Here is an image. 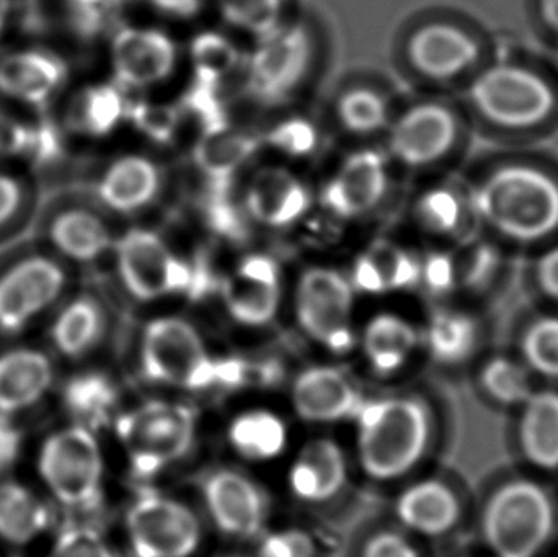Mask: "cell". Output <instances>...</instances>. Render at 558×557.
I'll use <instances>...</instances> for the list:
<instances>
[{
  "label": "cell",
  "instance_id": "6da1fadb",
  "mask_svg": "<svg viewBox=\"0 0 558 557\" xmlns=\"http://www.w3.org/2000/svg\"><path fill=\"white\" fill-rule=\"evenodd\" d=\"M353 422L357 463L364 476L376 483L410 476L432 448V409L416 396L366 398Z\"/></svg>",
  "mask_w": 558,
  "mask_h": 557
},
{
  "label": "cell",
  "instance_id": "7a4b0ae2",
  "mask_svg": "<svg viewBox=\"0 0 558 557\" xmlns=\"http://www.w3.org/2000/svg\"><path fill=\"white\" fill-rule=\"evenodd\" d=\"M35 484L64 519H94L107 496V460L100 434L62 422L32 455Z\"/></svg>",
  "mask_w": 558,
  "mask_h": 557
},
{
  "label": "cell",
  "instance_id": "3957f363",
  "mask_svg": "<svg viewBox=\"0 0 558 557\" xmlns=\"http://www.w3.org/2000/svg\"><path fill=\"white\" fill-rule=\"evenodd\" d=\"M469 208L505 238L543 241L558 231V182L534 166H504L472 192Z\"/></svg>",
  "mask_w": 558,
  "mask_h": 557
},
{
  "label": "cell",
  "instance_id": "277c9868",
  "mask_svg": "<svg viewBox=\"0 0 558 557\" xmlns=\"http://www.w3.org/2000/svg\"><path fill=\"white\" fill-rule=\"evenodd\" d=\"M113 431L131 476L141 486L182 463L198 441L199 417L189 402L147 399L121 409Z\"/></svg>",
  "mask_w": 558,
  "mask_h": 557
},
{
  "label": "cell",
  "instance_id": "5b68a950",
  "mask_svg": "<svg viewBox=\"0 0 558 557\" xmlns=\"http://www.w3.org/2000/svg\"><path fill=\"white\" fill-rule=\"evenodd\" d=\"M481 529L495 557H536L556 533V504L536 481H508L485 502Z\"/></svg>",
  "mask_w": 558,
  "mask_h": 557
},
{
  "label": "cell",
  "instance_id": "8992f818",
  "mask_svg": "<svg viewBox=\"0 0 558 557\" xmlns=\"http://www.w3.org/2000/svg\"><path fill=\"white\" fill-rule=\"evenodd\" d=\"M137 365L141 376L160 388L211 392L216 356L198 329L182 317H157L147 324Z\"/></svg>",
  "mask_w": 558,
  "mask_h": 557
},
{
  "label": "cell",
  "instance_id": "52a82bcc",
  "mask_svg": "<svg viewBox=\"0 0 558 557\" xmlns=\"http://www.w3.org/2000/svg\"><path fill=\"white\" fill-rule=\"evenodd\" d=\"M124 535L133 557H193L203 526L189 504L146 484L128 504Z\"/></svg>",
  "mask_w": 558,
  "mask_h": 557
},
{
  "label": "cell",
  "instance_id": "ba28073f",
  "mask_svg": "<svg viewBox=\"0 0 558 557\" xmlns=\"http://www.w3.org/2000/svg\"><path fill=\"white\" fill-rule=\"evenodd\" d=\"M471 100L487 120L507 128L543 123L556 107L550 85L536 72L513 64L492 65L478 74Z\"/></svg>",
  "mask_w": 558,
  "mask_h": 557
},
{
  "label": "cell",
  "instance_id": "9c48e42d",
  "mask_svg": "<svg viewBox=\"0 0 558 557\" xmlns=\"http://www.w3.org/2000/svg\"><path fill=\"white\" fill-rule=\"evenodd\" d=\"M295 317L308 339L335 355L351 352L353 330V287L331 268H311L295 290Z\"/></svg>",
  "mask_w": 558,
  "mask_h": 557
},
{
  "label": "cell",
  "instance_id": "30bf717a",
  "mask_svg": "<svg viewBox=\"0 0 558 557\" xmlns=\"http://www.w3.org/2000/svg\"><path fill=\"white\" fill-rule=\"evenodd\" d=\"M206 516L221 535L257 542L268 530L271 502L267 491L244 471L231 467L209 470L199 481Z\"/></svg>",
  "mask_w": 558,
  "mask_h": 557
},
{
  "label": "cell",
  "instance_id": "8fae6325",
  "mask_svg": "<svg viewBox=\"0 0 558 557\" xmlns=\"http://www.w3.org/2000/svg\"><path fill=\"white\" fill-rule=\"evenodd\" d=\"M114 251L121 281L136 300L147 303L196 288L192 267L154 232L133 229L117 242Z\"/></svg>",
  "mask_w": 558,
  "mask_h": 557
},
{
  "label": "cell",
  "instance_id": "7c38bea8",
  "mask_svg": "<svg viewBox=\"0 0 558 557\" xmlns=\"http://www.w3.org/2000/svg\"><path fill=\"white\" fill-rule=\"evenodd\" d=\"M68 274L56 258L28 255L0 274V334L25 332L61 300Z\"/></svg>",
  "mask_w": 558,
  "mask_h": 557
},
{
  "label": "cell",
  "instance_id": "4fadbf2b",
  "mask_svg": "<svg viewBox=\"0 0 558 557\" xmlns=\"http://www.w3.org/2000/svg\"><path fill=\"white\" fill-rule=\"evenodd\" d=\"M311 59V41L302 26H278L262 36L248 69V87L258 100L277 104L304 77Z\"/></svg>",
  "mask_w": 558,
  "mask_h": 557
},
{
  "label": "cell",
  "instance_id": "5bb4252c",
  "mask_svg": "<svg viewBox=\"0 0 558 557\" xmlns=\"http://www.w3.org/2000/svg\"><path fill=\"white\" fill-rule=\"evenodd\" d=\"M58 362L48 349L13 346L0 350V414L25 419L54 398Z\"/></svg>",
  "mask_w": 558,
  "mask_h": 557
},
{
  "label": "cell",
  "instance_id": "9a60e30c",
  "mask_svg": "<svg viewBox=\"0 0 558 557\" xmlns=\"http://www.w3.org/2000/svg\"><path fill=\"white\" fill-rule=\"evenodd\" d=\"M364 401L366 396L340 366H307L292 379V409L308 424L353 422Z\"/></svg>",
  "mask_w": 558,
  "mask_h": 557
},
{
  "label": "cell",
  "instance_id": "2e32d148",
  "mask_svg": "<svg viewBox=\"0 0 558 557\" xmlns=\"http://www.w3.org/2000/svg\"><path fill=\"white\" fill-rule=\"evenodd\" d=\"M64 517L35 483L0 480V548L20 553L46 545Z\"/></svg>",
  "mask_w": 558,
  "mask_h": 557
},
{
  "label": "cell",
  "instance_id": "e0dca14e",
  "mask_svg": "<svg viewBox=\"0 0 558 557\" xmlns=\"http://www.w3.org/2000/svg\"><path fill=\"white\" fill-rule=\"evenodd\" d=\"M222 301L229 316L244 327H265L277 317L281 303V278L274 258L254 254L241 261L222 284Z\"/></svg>",
  "mask_w": 558,
  "mask_h": 557
},
{
  "label": "cell",
  "instance_id": "ac0fdd59",
  "mask_svg": "<svg viewBox=\"0 0 558 557\" xmlns=\"http://www.w3.org/2000/svg\"><path fill=\"white\" fill-rule=\"evenodd\" d=\"M175 62V43L160 29L130 26L111 43V65L120 87L159 84L172 74Z\"/></svg>",
  "mask_w": 558,
  "mask_h": 557
},
{
  "label": "cell",
  "instance_id": "d6986e66",
  "mask_svg": "<svg viewBox=\"0 0 558 557\" xmlns=\"http://www.w3.org/2000/svg\"><path fill=\"white\" fill-rule=\"evenodd\" d=\"M350 481V463L343 448L333 438L307 441L292 460L288 487L295 500L305 506H327L341 496Z\"/></svg>",
  "mask_w": 558,
  "mask_h": 557
},
{
  "label": "cell",
  "instance_id": "ffe728a7",
  "mask_svg": "<svg viewBox=\"0 0 558 557\" xmlns=\"http://www.w3.org/2000/svg\"><path fill=\"white\" fill-rule=\"evenodd\" d=\"M393 512L397 525L413 538L439 540L458 529L462 504L448 483L426 477L403 487Z\"/></svg>",
  "mask_w": 558,
  "mask_h": 557
},
{
  "label": "cell",
  "instance_id": "44dd1931",
  "mask_svg": "<svg viewBox=\"0 0 558 557\" xmlns=\"http://www.w3.org/2000/svg\"><path fill=\"white\" fill-rule=\"evenodd\" d=\"M54 398L64 415V422L81 425L88 431L111 428L121 412V389L113 375L100 368L75 370L59 379Z\"/></svg>",
  "mask_w": 558,
  "mask_h": 557
},
{
  "label": "cell",
  "instance_id": "7402d4cb",
  "mask_svg": "<svg viewBox=\"0 0 558 557\" xmlns=\"http://www.w3.org/2000/svg\"><path fill=\"white\" fill-rule=\"evenodd\" d=\"M458 141V120L442 105L425 104L407 111L390 136V149L407 166L422 167L442 159Z\"/></svg>",
  "mask_w": 558,
  "mask_h": 557
},
{
  "label": "cell",
  "instance_id": "603a6c76",
  "mask_svg": "<svg viewBox=\"0 0 558 557\" xmlns=\"http://www.w3.org/2000/svg\"><path fill=\"white\" fill-rule=\"evenodd\" d=\"M68 74L64 59L51 49H16L0 58V95L28 107H45Z\"/></svg>",
  "mask_w": 558,
  "mask_h": 557
},
{
  "label": "cell",
  "instance_id": "cb8c5ba5",
  "mask_svg": "<svg viewBox=\"0 0 558 557\" xmlns=\"http://www.w3.org/2000/svg\"><path fill=\"white\" fill-rule=\"evenodd\" d=\"M387 186L386 164L374 150H361L344 160L322 192V203L340 218H356L371 211Z\"/></svg>",
  "mask_w": 558,
  "mask_h": 557
},
{
  "label": "cell",
  "instance_id": "d4e9b609",
  "mask_svg": "<svg viewBox=\"0 0 558 557\" xmlns=\"http://www.w3.org/2000/svg\"><path fill=\"white\" fill-rule=\"evenodd\" d=\"M107 316L104 307L88 294L62 304L48 326V350L56 360L82 362L104 342Z\"/></svg>",
  "mask_w": 558,
  "mask_h": 557
},
{
  "label": "cell",
  "instance_id": "484cf974",
  "mask_svg": "<svg viewBox=\"0 0 558 557\" xmlns=\"http://www.w3.org/2000/svg\"><path fill=\"white\" fill-rule=\"evenodd\" d=\"M477 41L464 29L446 23L423 26L409 43L412 64L436 81L456 77L477 62Z\"/></svg>",
  "mask_w": 558,
  "mask_h": 557
},
{
  "label": "cell",
  "instance_id": "4316f807",
  "mask_svg": "<svg viewBox=\"0 0 558 557\" xmlns=\"http://www.w3.org/2000/svg\"><path fill=\"white\" fill-rule=\"evenodd\" d=\"M252 219L268 228H288L298 222L311 206L304 183L281 167H267L255 173L245 195Z\"/></svg>",
  "mask_w": 558,
  "mask_h": 557
},
{
  "label": "cell",
  "instance_id": "83f0119b",
  "mask_svg": "<svg viewBox=\"0 0 558 557\" xmlns=\"http://www.w3.org/2000/svg\"><path fill=\"white\" fill-rule=\"evenodd\" d=\"M257 149V137L229 123L203 131L195 147V162L208 179L211 198H229L232 180Z\"/></svg>",
  "mask_w": 558,
  "mask_h": 557
},
{
  "label": "cell",
  "instance_id": "f1b7e54d",
  "mask_svg": "<svg viewBox=\"0 0 558 557\" xmlns=\"http://www.w3.org/2000/svg\"><path fill=\"white\" fill-rule=\"evenodd\" d=\"M422 343L412 323L384 313L374 316L361 334V350L377 376H396L409 365Z\"/></svg>",
  "mask_w": 558,
  "mask_h": 557
},
{
  "label": "cell",
  "instance_id": "f546056e",
  "mask_svg": "<svg viewBox=\"0 0 558 557\" xmlns=\"http://www.w3.org/2000/svg\"><path fill=\"white\" fill-rule=\"evenodd\" d=\"M518 441L524 460L536 470H558V391L539 389L521 405Z\"/></svg>",
  "mask_w": 558,
  "mask_h": 557
},
{
  "label": "cell",
  "instance_id": "4dcf8cb0",
  "mask_svg": "<svg viewBox=\"0 0 558 557\" xmlns=\"http://www.w3.org/2000/svg\"><path fill=\"white\" fill-rule=\"evenodd\" d=\"M160 173L153 160L126 156L114 160L97 185V195L107 208L134 213L153 202L159 192Z\"/></svg>",
  "mask_w": 558,
  "mask_h": 557
},
{
  "label": "cell",
  "instance_id": "1f68e13d",
  "mask_svg": "<svg viewBox=\"0 0 558 557\" xmlns=\"http://www.w3.org/2000/svg\"><path fill=\"white\" fill-rule=\"evenodd\" d=\"M422 262L390 242L379 241L354 264L351 287L367 294L405 290L420 283Z\"/></svg>",
  "mask_w": 558,
  "mask_h": 557
},
{
  "label": "cell",
  "instance_id": "d6a6232c",
  "mask_svg": "<svg viewBox=\"0 0 558 557\" xmlns=\"http://www.w3.org/2000/svg\"><path fill=\"white\" fill-rule=\"evenodd\" d=\"M48 235L52 249L75 264L97 262L113 245L107 222L84 208H69L56 215Z\"/></svg>",
  "mask_w": 558,
  "mask_h": 557
},
{
  "label": "cell",
  "instance_id": "836d02e7",
  "mask_svg": "<svg viewBox=\"0 0 558 557\" xmlns=\"http://www.w3.org/2000/svg\"><path fill=\"white\" fill-rule=\"evenodd\" d=\"M228 444L242 460L270 463L288 448V424L270 409H247L229 422Z\"/></svg>",
  "mask_w": 558,
  "mask_h": 557
},
{
  "label": "cell",
  "instance_id": "e575fe53",
  "mask_svg": "<svg viewBox=\"0 0 558 557\" xmlns=\"http://www.w3.org/2000/svg\"><path fill=\"white\" fill-rule=\"evenodd\" d=\"M422 342L438 365H464L477 350L478 326L464 311L439 310L429 317Z\"/></svg>",
  "mask_w": 558,
  "mask_h": 557
},
{
  "label": "cell",
  "instance_id": "d590c367",
  "mask_svg": "<svg viewBox=\"0 0 558 557\" xmlns=\"http://www.w3.org/2000/svg\"><path fill=\"white\" fill-rule=\"evenodd\" d=\"M126 108L120 85H92L72 101L69 126L85 136H107L126 117Z\"/></svg>",
  "mask_w": 558,
  "mask_h": 557
},
{
  "label": "cell",
  "instance_id": "8d00e7d4",
  "mask_svg": "<svg viewBox=\"0 0 558 557\" xmlns=\"http://www.w3.org/2000/svg\"><path fill=\"white\" fill-rule=\"evenodd\" d=\"M482 391L501 408L520 409L534 395V375L523 360L495 356L482 368Z\"/></svg>",
  "mask_w": 558,
  "mask_h": 557
},
{
  "label": "cell",
  "instance_id": "74e56055",
  "mask_svg": "<svg viewBox=\"0 0 558 557\" xmlns=\"http://www.w3.org/2000/svg\"><path fill=\"white\" fill-rule=\"evenodd\" d=\"M41 557H120L94 520L64 519Z\"/></svg>",
  "mask_w": 558,
  "mask_h": 557
},
{
  "label": "cell",
  "instance_id": "f35d334b",
  "mask_svg": "<svg viewBox=\"0 0 558 557\" xmlns=\"http://www.w3.org/2000/svg\"><path fill=\"white\" fill-rule=\"evenodd\" d=\"M241 55L231 39L216 32H205L192 43V62L196 85L216 88L219 82L231 74Z\"/></svg>",
  "mask_w": 558,
  "mask_h": 557
},
{
  "label": "cell",
  "instance_id": "ab89813d",
  "mask_svg": "<svg viewBox=\"0 0 558 557\" xmlns=\"http://www.w3.org/2000/svg\"><path fill=\"white\" fill-rule=\"evenodd\" d=\"M521 360L533 375L558 382V317L534 320L521 337Z\"/></svg>",
  "mask_w": 558,
  "mask_h": 557
},
{
  "label": "cell",
  "instance_id": "60d3db41",
  "mask_svg": "<svg viewBox=\"0 0 558 557\" xmlns=\"http://www.w3.org/2000/svg\"><path fill=\"white\" fill-rule=\"evenodd\" d=\"M338 114L347 130L367 134L386 126L389 110L379 94L369 88H356L341 97Z\"/></svg>",
  "mask_w": 558,
  "mask_h": 557
},
{
  "label": "cell",
  "instance_id": "b9f144b4",
  "mask_svg": "<svg viewBox=\"0 0 558 557\" xmlns=\"http://www.w3.org/2000/svg\"><path fill=\"white\" fill-rule=\"evenodd\" d=\"M415 216L425 231L433 234H451L461 225L464 203L452 190L433 189L416 202Z\"/></svg>",
  "mask_w": 558,
  "mask_h": 557
},
{
  "label": "cell",
  "instance_id": "7bdbcfd3",
  "mask_svg": "<svg viewBox=\"0 0 558 557\" xmlns=\"http://www.w3.org/2000/svg\"><path fill=\"white\" fill-rule=\"evenodd\" d=\"M226 22L235 28L265 36L279 26L282 0H216Z\"/></svg>",
  "mask_w": 558,
  "mask_h": 557
},
{
  "label": "cell",
  "instance_id": "ee69618b",
  "mask_svg": "<svg viewBox=\"0 0 558 557\" xmlns=\"http://www.w3.org/2000/svg\"><path fill=\"white\" fill-rule=\"evenodd\" d=\"M126 118L133 121L137 131L156 141L166 144L175 137L180 126L179 108L163 104H150V101H137L128 105Z\"/></svg>",
  "mask_w": 558,
  "mask_h": 557
},
{
  "label": "cell",
  "instance_id": "f6af8a7d",
  "mask_svg": "<svg viewBox=\"0 0 558 557\" xmlns=\"http://www.w3.org/2000/svg\"><path fill=\"white\" fill-rule=\"evenodd\" d=\"M314 536L302 529L267 530L257 540L255 557H317Z\"/></svg>",
  "mask_w": 558,
  "mask_h": 557
},
{
  "label": "cell",
  "instance_id": "bcb514c9",
  "mask_svg": "<svg viewBox=\"0 0 558 557\" xmlns=\"http://www.w3.org/2000/svg\"><path fill=\"white\" fill-rule=\"evenodd\" d=\"M354 557H422L415 538L400 526H384L364 536Z\"/></svg>",
  "mask_w": 558,
  "mask_h": 557
},
{
  "label": "cell",
  "instance_id": "7dc6e473",
  "mask_svg": "<svg viewBox=\"0 0 558 557\" xmlns=\"http://www.w3.org/2000/svg\"><path fill=\"white\" fill-rule=\"evenodd\" d=\"M29 451V437L23 419L0 414V480L15 476Z\"/></svg>",
  "mask_w": 558,
  "mask_h": 557
},
{
  "label": "cell",
  "instance_id": "c3c4849f",
  "mask_svg": "<svg viewBox=\"0 0 558 557\" xmlns=\"http://www.w3.org/2000/svg\"><path fill=\"white\" fill-rule=\"evenodd\" d=\"M267 143L286 156L304 157L314 153L317 146V131L307 120L291 118L277 124L268 133Z\"/></svg>",
  "mask_w": 558,
  "mask_h": 557
},
{
  "label": "cell",
  "instance_id": "681fc988",
  "mask_svg": "<svg viewBox=\"0 0 558 557\" xmlns=\"http://www.w3.org/2000/svg\"><path fill=\"white\" fill-rule=\"evenodd\" d=\"M420 281H423L432 293L446 294L461 281V268H458L448 254H432L422 264Z\"/></svg>",
  "mask_w": 558,
  "mask_h": 557
},
{
  "label": "cell",
  "instance_id": "f907efd6",
  "mask_svg": "<svg viewBox=\"0 0 558 557\" xmlns=\"http://www.w3.org/2000/svg\"><path fill=\"white\" fill-rule=\"evenodd\" d=\"M32 128L0 111V157L26 154Z\"/></svg>",
  "mask_w": 558,
  "mask_h": 557
},
{
  "label": "cell",
  "instance_id": "816d5d0a",
  "mask_svg": "<svg viewBox=\"0 0 558 557\" xmlns=\"http://www.w3.org/2000/svg\"><path fill=\"white\" fill-rule=\"evenodd\" d=\"M497 270L498 255L490 247H481L469 258L464 270H461V278L468 287L482 288Z\"/></svg>",
  "mask_w": 558,
  "mask_h": 557
},
{
  "label": "cell",
  "instance_id": "f5cc1de1",
  "mask_svg": "<svg viewBox=\"0 0 558 557\" xmlns=\"http://www.w3.org/2000/svg\"><path fill=\"white\" fill-rule=\"evenodd\" d=\"M25 186L19 177L0 172V228L15 218L23 206Z\"/></svg>",
  "mask_w": 558,
  "mask_h": 557
},
{
  "label": "cell",
  "instance_id": "db71d44e",
  "mask_svg": "<svg viewBox=\"0 0 558 557\" xmlns=\"http://www.w3.org/2000/svg\"><path fill=\"white\" fill-rule=\"evenodd\" d=\"M537 281L547 296L558 301V245L541 257L537 264Z\"/></svg>",
  "mask_w": 558,
  "mask_h": 557
},
{
  "label": "cell",
  "instance_id": "11a10c76",
  "mask_svg": "<svg viewBox=\"0 0 558 557\" xmlns=\"http://www.w3.org/2000/svg\"><path fill=\"white\" fill-rule=\"evenodd\" d=\"M150 9L159 10L166 15L189 19L202 10L205 0H143Z\"/></svg>",
  "mask_w": 558,
  "mask_h": 557
},
{
  "label": "cell",
  "instance_id": "9f6ffc18",
  "mask_svg": "<svg viewBox=\"0 0 558 557\" xmlns=\"http://www.w3.org/2000/svg\"><path fill=\"white\" fill-rule=\"evenodd\" d=\"M544 20L558 33V0H541Z\"/></svg>",
  "mask_w": 558,
  "mask_h": 557
},
{
  "label": "cell",
  "instance_id": "6f0895ef",
  "mask_svg": "<svg viewBox=\"0 0 558 557\" xmlns=\"http://www.w3.org/2000/svg\"><path fill=\"white\" fill-rule=\"evenodd\" d=\"M74 2L77 3V7H81L82 10L94 13V10L107 3V0H74Z\"/></svg>",
  "mask_w": 558,
  "mask_h": 557
},
{
  "label": "cell",
  "instance_id": "680465c9",
  "mask_svg": "<svg viewBox=\"0 0 558 557\" xmlns=\"http://www.w3.org/2000/svg\"><path fill=\"white\" fill-rule=\"evenodd\" d=\"M12 557H16V556H12Z\"/></svg>",
  "mask_w": 558,
  "mask_h": 557
}]
</instances>
